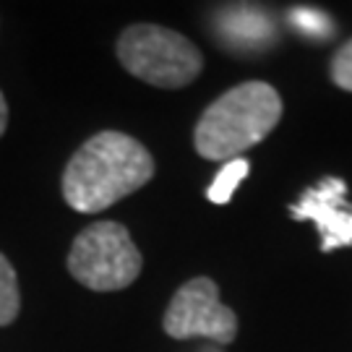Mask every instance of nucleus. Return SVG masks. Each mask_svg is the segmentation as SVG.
Wrapping results in <instances>:
<instances>
[{"mask_svg": "<svg viewBox=\"0 0 352 352\" xmlns=\"http://www.w3.org/2000/svg\"><path fill=\"white\" fill-rule=\"evenodd\" d=\"M154 177L149 149L128 133L100 131L87 139L63 170V199L81 214H97L144 188Z\"/></svg>", "mask_w": 352, "mask_h": 352, "instance_id": "obj_1", "label": "nucleus"}, {"mask_svg": "<svg viewBox=\"0 0 352 352\" xmlns=\"http://www.w3.org/2000/svg\"><path fill=\"white\" fill-rule=\"evenodd\" d=\"M282 97L266 81H243L227 89L201 113L193 131V149L209 162H232L253 149L282 120Z\"/></svg>", "mask_w": 352, "mask_h": 352, "instance_id": "obj_2", "label": "nucleus"}, {"mask_svg": "<svg viewBox=\"0 0 352 352\" xmlns=\"http://www.w3.org/2000/svg\"><path fill=\"white\" fill-rule=\"evenodd\" d=\"M115 52L128 74L160 89L188 87L204 68L201 52L188 37L157 24L123 29Z\"/></svg>", "mask_w": 352, "mask_h": 352, "instance_id": "obj_3", "label": "nucleus"}, {"mask_svg": "<svg viewBox=\"0 0 352 352\" xmlns=\"http://www.w3.org/2000/svg\"><path fill=\"white\" fill-rule=\"evenodd\" d=\"M144 269V256L136 248L126 225L94 222L76 235L68 251V272L76 282L94 292H115L133 285Z\"/></svg>", "mask_w": 352, "mask_h": 352, "instance_id": "obj_4", "label": "nucleus"}, {"mask_svg": "<svg viewBox=\"0 0 352 352\" xmlns=\"http://www.w3.org/2000/svg\"><path fill=\"white\" fill-rule=\"evenodd\" d=\"M162 327L173 340L204 337L217 344H230L238 337V316L219 300L214 279L193 277L173 295Z\"/></svg>", "mask_w": 352, "mask_h": 352, "instance_id": "obj_5", "label": "nucleus"}, {"mask_svg": "<svg viewBox=\"0 0 352 352\" xmlns=\"http://www.w3.org/2000/svg\"><path fill=\"white\" fill-rule=\"evenodd\" d=\"M347 183L340 177H324L289 206V214L302 222H314L321 232V253L352 245V206L347 204Z\"/></svg>", "mask_w": 352, "mask_h": 352, "instance_id": "obj_6", "label": "nucleus"}, {"mask_svg": "<svg viewBox=\"0 0 352 352\" xmlns=\"http://www.w3.org/2000/svg\"><path fill=\"white\" fill-rule=\"evenodd\" d=\"M21 311V292H19V277L11 261L0 253V327H8L16 321Z\"/></svg>", "mask_w": 352, "mask_h": 352, "instance_id": "obj_7", "label": "nucleus"}, {"mask_svg": "<svg viewBox=\"0 0 352 352\" xmlns=\"http://www.w3.org/2000/svg\"><path fill=\"white\" fill-rule=\"evenodd\" d=\"M248 175V162L245 160H232V162H227L217 177H214V183L209 186L206 190V199L212 204H227L232 199V193L235 188L240 186V180Z\"/></svg>", "mask_w": 352, "mask_h": 352, "instance_id": "obj_8", "label": "nucleus"}, {"mask_svg": "<svg viewBox=\"0 0 352 352\" xmlns=\"http://www.w3.org/2000/svg\"><path fill=\"white\" fill-rule=\"evenodd\" d=\"M331 81L344 91H352V39H347L331 58Z\"/></svg>", "mask_w": 352, "mask_h": 352, "instance_id": "obj_9", "label": "nucleus"}, {"mask_svg": "<svg viewBox=\"0 0 352 352\" xmlns=\"http://www.w3.org/2000/svg\"><path fill=\"white\" fill-rule=\"evenodd\" d=\"M292 21L308 34H329V19L314 8H298L292 13Z\"/></svg>", "mask_w": 352, "mask_h": 352, "instance_id": "obj_10", "label": "nucleus"}, {"mask_svg": "<svg viewBox=\"0 0 352 352\" xmlns=\"http://www.w3.org/2000/svg\"><path fill=\"white\" fill-rule=\"evenodd\" d=\"M6 128H8V104H6L3 91H0V136L6 133Z\"/></svg>", "mask_w": 352, "mask_h": 352, "instance_id": "obj_11", "label": "nucleus"}]
</instances>
